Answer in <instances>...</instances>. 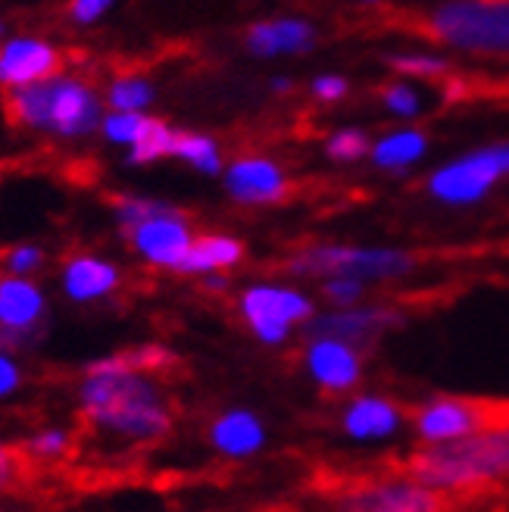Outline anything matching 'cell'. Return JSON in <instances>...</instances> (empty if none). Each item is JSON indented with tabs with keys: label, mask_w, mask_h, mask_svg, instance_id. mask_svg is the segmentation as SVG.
I'll return each mask as SVG.
<instances>
[{
	"label": "cell",
	"mask_w": 509,
	"mask_h": 512,
	"mask_svg": "<svg viewBox=\"0 0 509 512\" xmlns=\"http://www.w3.org/2000/svg\"><path fill=\"white\" fill-rule=\"evenodd\" d=\"M503 175H509V141L472 150L469 157L441 166L428 178V194L447 207H472L491 194Z\"/></svg>",
	"instance_id": "8992f818"
},
{
	"label": "cell",
	"mask_w": 509,
	"mask_h": 512,
	"mask_svg": "<svg viewBox=\"0 0 509 512\" xmlns=\"http://www.w3.org/2000/svg\"><path fill=\"white\" fill-rule=\"evenodd\" d=\"M72 447V438L66 428H41L38 434H32L29 444H25V456L38 459V463H54V459H63Z\"/></svg>",
	"instance_id": "484cf974"
},
{
	"label": "cell",
	"mask_w": 509,
	"mask_h": 512,
	"mask_svg": "<svg viewBox=\"0 0 509 512\" xmlns=\"http://www.w3.org/2000/svg\"><path fill=\"white\" fill-rule=\"evenodd\" d=\"M175 128H169L163 119H154L150 116V125H147V132L129 147V163L132 166H147V163H157L163 157H172V150H175Z\"/></svg>",
	"instance_id": "603a6c76"
},
{
	"label": "cell",
	"mask_w": 509,
	"mask_h": 512,
	"mask_svg": "<svg viewBox=\"0 0 509 512\" xmlns=\"http://www.w3.org/2000/svg\"><path fill=\"white\" fill-rule=\"evenodd\" d=\"M416 431L428 444L453 441L472 431L494 425H509V403L497 400H466V397H438L416 409Z\"/></svg>",
	"instance_id": "52a82bcc"
},
{
	"label": "cell",
	"mask_w": 509,
	"mask_h": 512,
	"mask_svg": "<svg viewBox=\"0 0 509 512\" xmlns=\"http://www.w3.org/2000/svg\"><path fill=\"white\" fill-rule=\"evenodd\" d=\"M381 100H385V107L394 116H403V119H413L422 110V100H419V94L410 85H391V88H385Z\"/></svg>",
	"instance_id": "1f68e13d"
},
{
	"label": "cell",
	"mask_w": 509,
	"mask_h": 512,
	"mask_svg": "<svg viewBox=\"0 0 509 512\" xmlns=\"http://www.w3.org/2000/svg\"><path fill=\"white\" fill-rule=\"evenodd\" d=\"M341 509L353 512H435L444 506L441 491L428 488L422 481H388L356 488L338 500Z\"/></svg>",
	"instance_id": "7c38bea8"
},
{
	"label": "cell",
	"mask_w": 509,
	"mask_h": 512,
	"mask_svg": "<svg viewBox=\"0 0 509 512\" xmlns=\"http://www.w3.org/2000/svg\"><path fill=\"white\" fill-rule=\"evenodd\" d=\"M125 360H129L132 369L157 372V369H163V366L172 363V353L163 350V347H141V350H129V353H125Z\"/></svg>",
	"instance_id": "836d02e7"
},
{
	"label": "cell",
	"mask_w": 509,
	"mask_h": 512,
	"mask_svg": "<svg viewBox=\"0 0 509 512\" xmlns=\"http://www.w3.org/2000/svg\"><path fill=\"white\" fill-rule=\"evenodd\" d=\"M406 472L435 491H463L494 478H509V425L428 444L410 459Z\"/></svg>",
	"instance_id": "7a4b0ae2"
},
{
	"label": "cell",
	"mask_w": 509,
	"mask_h": 512,
	"mask_svg": "<svg viewBox=\"0 0 509 512\" xmlns=\"http://www.w3.org/2000/svg\"><path fill=\"white\" fill-rule=\"evenodd\" d=\"M4 266L13 275H35L44 266V250L38 244H16L4 253Z\"/></svg>",
	"instance_id": "4dcf8cb0"
},
{
	"label": "cell",
	"mask_w": 509,
	"mask_h": 512,
	"mask_svg": "<svg viewBox=\"0 0 509 512\" xmlns=\"http://www.w3.org/2000/svg\"><path fill=\"white\" fill-rule=\"evenodd\" d=\"M47 316V297L29 275L0 278V328L32 335Z\"/></svg>",
	"instance_id": "2e32d148"
},
{
	"label": "cell",
	"mask_w": 509,
	"mask_h": 512,
	"mask_svg": "<svg viewBox=\"0 0 509 512\" xmlns=\"http://www.w3.org/2000/svg\"><path fill=\"white\" fill-rule=\"evenodd\" d=\"M60 66H63L60 50L44 38L16 35L0 41V88L4 91H16L41 79H50V75L60 72Z\"/></svg>",
	"instance_id": "30bf717a"
},
{
	"label": "cell",
	"mask_w": 509,
	"mask_h": 512,
	"mask_svg": "<svg viewBox=\"0 0 509 512\" xmlns=\"http://www.w3.org/2000/svg\"><path fill=\"white\" fill-rule=\"evenodd\" d=\"M169 207V203L163 200H150V197H119L116 200V222L129 232V228H135L138 222L157 216Z\"/></svg>",
	"instance_id": "83f0119b"
},
{
	"label": "cell",
	"mask_w": 509,
	"mask_h": 512,
	"mask_svg": "<svg viewBox=\"0 0 509 512\" xmlns=\"http://www.w3.org/2000/svg\"><path fill=\"white\" fill-rule=\"evenodd\" d=\"M154 85L141 75H125V79H116L107 91V104L110 110H135L144 113L150 104H154Z\"/></svg>",
	"instance_id": "cb8c5ba5"
},
{
	"label": "cell",
	"mask_w": 509,
	"mask_h": 512,
	"mask_svg": "<svg viewBox=\"0 0 509 512\" xmlns=\"http://www.w3.org/2000/svg\"><path fill=\"white\" fill-rule=\"evenodd\" d=\"M400 428V409L385 397H360L344 413V431L353 441H381Z\"/></svg>",
	"instance_id": "ac0fdd59"
},
{
	"label": "cell",
	"mask_w": 509,
	"mask_h": 512,
	"mask_svg": "<svg viewBox=\"0 0 509 512\" xmlns=\"http://www.w3.org/2000/svg\"><path fill=\"white\" fill-rule=\"evenodd\" d=\"M272 88H275V91H288V88H291V82H288V79H275V82H272Z\"/></svg>",
	"instance_id": "f35d334b"
},
{
	"label": "cell",
	"mask_w": 509,
	"mask_h": 512,
	"mask_svg": "<svg viewBox=\"0 0 509 512\" xmlns=\"http://www.w3.org/2000/svg\"><path fill=\"white\" fill-rule=\"evenodd\" d=\"M116 7V0H69V19L75 25H91L104 19Z\"/></svg>",
	"instance_id": "d6a6232c"
},
{
	"label": "cell",
	"mask_w": 509,
	"mask_h": 512,
	"mask_svg": "<svg viewBox=\"0 0 509 512\" xmlns=\"http://www.w3.org/2000/svg\"><path fill=\"white\" fill-rule=\"evenodd\" d=\"M22 384V366L13 360L10 350H0V400H7L19 391Z\"/></svg>",
	"instance_id": "e575fe53"
},
{
	"label": "cell",
	"mask_w": 509,
	"mask_h": 512,
	"mask_svg": "<svg viewBox=\"0 0 509 512\" xmlns=\"http://www.w3.org/2000/svg\"><path fill=\"white\" fill-rule=\"evenodd\" d=\"M360 347L338 338H310L307 347V372L325 391H350L363 372Z\"/></svg>",
	"instance_id": "5bb4252c"
},
{
	"label": "cell",
	"mask_w": 509,
	"mask_h": 512,
	"mask_svg": "<svg viewBox=\"0 0 509 512\" xmlns=\"http://www.w3.org/2000/svg\"><path fill=\"white\" fill-rule=\"evenodd\" d=\"M119 266L104 260V256H94V253H79V256H69L63 263L60 272V285L63 294L72 303H94V300H104L119 288Z\"/></svg>",
	"instance_id": "9a60e30c"
},
{
	"label": "cell",
	"mask_w": 509,
	"mask_h": 512,
	"mask_svg": "<svg viewBox=\"0 0 509 512\" xmlns=\"http://www.w3.org/2000/svg\"><path fill=\"white\" fill-rule=\"evenodd\" d=\"M241 260H244V244L241 241L225 238V235H203V238H194V244L185 253V260H182V266H178V272L207 275V272L232 269Z\"/></svg>",
	"instance_id": "ffe728a7"
},
{
	"label": "cell",
	"mask_w": 509,
	"mask_h": 512,
	"mask_svg": "<svg viewBox=\"0 0 509 512\" xmlns=\"http://www.w3.org/2000/svg\"><path fill=\"white\" fill-rule=\"evenodd\" d=\"M428 35L469 54H509V0H447L428 16Z\"/></svg>",
	"instance_id": "277c9868"
},
{
	"label": "cell",
	"mask_w": 509,
	"mask_h": 512,
	"mask_svg": "<svg viewBox=\"0 0 509 512\" xmlns=\"http://www.w3.org/2000/svg\"><path fill=\"white\" fill-rule=\"evenodd\" d=\"M388 66L410 79H431V75H444L450 69V63L435 54H391Z\"/></svg>",
	"instance_id": "4316f807"
},
{
	"label": "cell",
	"mask_w": 509,
	"mask_h": 512,
	"mask_svg": "<svg viewBox=\"0 0 509 512\" xmlns=\"http://www.w3.org/2000/svg\"><path fill=\"white\" fill-rule=\"evenodd\" d=\"M210 441L219 453L244 459L266 444V431H263L260 419L247 413V409H232V413H225L213 422Z\"/></svg>",
	"instance_id": "d6986e66"
},
{
	"label": "cell",
	"mask_w": 509,
	"mask_h": 512,
	"mask_svg": "<svg viewBox=\"0 0 509 512\" xmlns=\"http://www.w3.org/2000/svg\"><path fill=\"white\" fill-rule=\"evenodd\" d=\"M172 157L191 163L203 175H219L222 172V153L219 144L207 135H194V132H178L175 135V150Z\"/></svg>",
	"instance_id": "7402d4cb"
},
{
	"label": "cell",
	"mask_w": 509,
	"mask_h": 512,
	"mask_svg": "<svg viewBox=\"0 0 509 512\" xmlns=\"http://www.w3.org/2000/svg\"><path fill=\"white\" fill-rule=\"evenodd\" d=\"M363 4H372V0H363Z\"/></svg>",
	"instance_id": "60d3db41"
},
{
	"label": "cell",
	"mask_w": 509,
	"mask_h": 512,
	"mask_svg": "<svg viewBox=\"0 0 509 512\" xmlns=\"http://www.w3.org/2000/svg\"><path fill=\"white\" fill-rule=\"evenodd\" d=\"M313 94L319 100H341L347 94V79H341V75H319L313 82Z\"/></svg>",
	"instance_id": "8d00e7d4"
},
{
	"label": "cell",
	"mask_w": 509,
	"mask_h": 512,
	"mask_svg": "<svg viewBox=\"0 0 509 512\" xmlns=\"http://www.w3.org/2000/svg\"><path fill=\"white\" fill-rule=\"evenodd\" d=\"M129 241L144 263L178 272L185 253L194 244V235H191L188 219L175 207H166L163 213L150 216V219L138 222L135 228H129Z\"/></svg>",
	"instance_id": "9c48e42d"
},
{
	"label": "cell",
	"mask_w": 509,
	"mask_h": 512,
	"mask_svg": "<svg viewBox=\"0 0 509 512\" xmlns=\"http://www.w3.org/2000/svg\"><path fill=\"white\" fill-rule=\"evenodd\" d=\"M316 44V32L303 19H272L257 22L247 32V50L257 57H278V54H303Z\"/></svg>",
	"instance_id": "e0dca14e"
},
{
	"label": "cell",
	"mask_w": 509,
	"mask_h": 512,
	"mask_svg": "<svg viewBox=\"0 0 509 512\" xmlns=\"http://www.w3.org/2000/svg\"><path fill=\"white\" fill-rule=\"evenodd\" d=\"M19 472H22V459L13 447L0 444V494H7L13 484L19 481Z\"/></svg>",
	"instance_id": "d590c367"
},
{
	"label": "cell",
	"mask_w": 509,
	"mask_h": 512,
	"mask_svg": "<svg viewBox=\"0 0 509 512\" xmlns=\"http://www.w3.org/2000/svg\"><path fill=\"white\" fill-rule=\"evenodd\" d=\"M366 285H369V281H363V278L328 275V278H325V285H322V291H325L328 300L338 303V306H353L356 300H360V297L366 294Z\"/></svg>",
	"instance_id": "f546056e"
},
{
	"label": "cell",
	"mask_w": 509,
	"mask_h": 512,
	"mask_svg": "<svg viewBox=\"0 0 509 512\" xmlns=\"http://www.w3.org/2000/svg\"><path fill=\"white\" fill-rule=\"evenodd\" d=\"M203 285H207V291H225L228 288V278L222 272H207V278H203Z\"/></svg>",
	"instance_id": "74e56055"
},
{
	"label": "cell",
	"mask_w": 509,
	"mask_h": 512,
	"mask_svg": "<svg viewBox=\"0 0 509 512\" xmlns=\"http://www.w3.org/2000/svg\"><path fill=\"white\" fill-rule=\"evenodd\" d=\"M7 113L29 132L54 138H85L104 122V104L91 85L69 75H50L35 85L10 91Z\"/></svg>",
	"instance_id": "3957f363"
},
{
	"label": "cell",
	"mask_w": 509,
	"mask_h": 512,
	"mask_svg": "<svg viewBox=\"0 0 509 512\" xmlns=\"http://www.w3.org/2000/svg\"><path fill=\"white\" fill-rule=\"evenodd\" d=\"M0 38H4V19H0Z\"/></svg>",
	"instance_id": "ab89813d"
},
{
	"label": "cell",
	"mask_w": 509,
	"mask_h": 512,
	"mask_svg": "<svg viewBox=\"0 0 509 512\" xmlns=\"http://www.w3.org/2000/svg\"><path fill=\"white\" fill-rule=\"evenodd\" d=\"M225 191L244 207H260V203H275L288 194V178L272 160L241 157L225 169Z\"/></svg>",
	"instance_id": "4fadbf2b"
},
{
	"label": "cell",
	"mask_w": 509,
	"mask_h": 512,
	"mask_svg": "<svg viewBox=\"0 0 509 512\" xmlns=\"http://www.w3.org/2000/svg\"><path fill=\"white\" fill-rule=\"evenodd\" d=\"M79 406L91 428L119 441L150 444L172 428V413L150 372L132 369L125 353L88 366L79 384Z\"/></svg>",
	"instance_id": "6da1fadb"
},
{
	"label": "cell",
	"mask_w": 509,
	"mask_h": 512,
	"mask_svg": "<svg viewBox=\"0 0 509 512\" xmlns=\"http://www.w3.org/2000/svg\"><path fill=\"white\" fill-rule=\"evenodd\" d=\"M238 310L263 344H282L291 328L313 319V303L307 294L278 285H253L241 294Z\"/></svg>",
	"instance_id": "ba28073f"
},
{
	"label": "cell",
	"mask_w": 509,
	"mask_h": 512,
	"mask_svg": "<svg viewBox=\"0 0 509 512\" xmlns=\"http://www.w3.org/2000/svg\"><path fill=\"white\" fill-rule=\"evenodd\" d=\"M397 325H403V313L388 306H341L335 313L313 316L307 338H338L353 347H366Z\"/></svg>",
	"instance_id": "8fae6325"
},
{
	"label": "cell",
	"mask_w": 509,
	"mask_h": 512,
	"mask_svg": "<svg viewBox=\"0 0 509 512\" xmlns=\"http://www.w3.org/2000/svg\"><path fill=\"white\" fill-rule=\"evenodd\" d=\"M428 150V138L416 128H403V132H394V135H385L381 141L372 144L369 157L378 169H391V172H400L406 166H413L425 157Z\"/></svg>",
	"instance_id": "44dd1931"
},
{
	"label": "cell",
	"mask_w": 509,
	"mask_h": 512,
	"mask_svg": "<svg viewBox=\"0 0 509 512\" xmlns=\"http://www.w3.org/2000/svg\"><path fill=\"white\" fill-rule=\"evenodd\" d=\"M416 260L406 250L394 247H347V244H319L307 247L288 260L291 275H350L363 281H391L410 275Z\"/></svg>",
	"instance_id": "5b68a950"
},
{
	"label": "cell",
	"mask_w": 509,
	"mask_h": 512,
	"mask_svg": "<svg viewBox=\"0 0 509 512\" xmlns=\"http://www.w3.org/2000/svg\"><path fill=\"white\" fill-rule=\"evenodd\" d=\"M150 125V116L147 113H135V110H113L104 116L100 122V132H104L107 141L113 144H122V147H132Z\"/></svg>",
	"instance_id": "d4e9b609"
},
{
	"label": "cell",
	"mask_w": 509,
	"mask_h": 512,
	"mask_svg": "<svg viewBox=\"0 0 509 512\" xmlns=\"http://www.w3.org/2000/svg\"><path fill=\"white\" fill-rule=\"evenodd\" d=\"M325 150H328V157H335V160H344V163H350V160H360V157H366V153H369L372 147H369V138L360 132V128H341L338 135L328 138Z\"/></svg>",
	"instance_id": "f1b7e54d"
}]
</instances>
